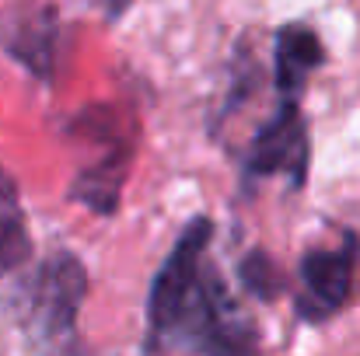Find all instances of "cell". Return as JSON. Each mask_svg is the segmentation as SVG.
<instances>
[{
  "label": "cell",
  "mask_w": 360,
  "mask_h": 356,
  "mask_svg": "<svg viewBox=\"0 0 360 356\" xmlns=\"http://www.w3.org/2000/svg\"><path fill=\"white\" fill-rule=\"evenodd\" d=\"M214 224L196 217L154 272L147 297V353L189 350L200 356H259L252 318L207 262Z\"/></svg>",
  "instance_id": "1"
},
{
  "label": "cell",
  "mask_w": 360,
  "mask_h": 356,
  "mask_svg": "<svg viewBox=\"0 0 360 356\" xmlns=\"http://www.w3.org/2000/svg\"><path fill=\"white\" fill-rule=\"evenodd\" d=\"M84 294H88L84 265L67 251L42 262V269L35 272V279L28 286V297H25L28 329L49 353H60V350L70 346Z\"/></svg>",
  "instance_id": "2"
},
{
  "label": "cell",
  "mask_w": 360,
  "mask_h": 356,
  "mask_svg": "<svg viewBox=\"0 0 360 356\" xmlns=\"http://www.w3.org/2000/svg\"><path fill=\"white\" fill-rule=\"evenodd\" d=\"M273 175H283L294 189H301L308 175V126L301 119V102L294 98H280L276 112L259 126L245 154L248 189L259 178H273Z\"/></svg>",
  "instance_id": "3"
},
{
  "label": "cell",
  "mask_w": 360,
  "mask_h": 356,
  "mask_svg": "<svg viewBox=\"0 0 360 356\" xmlns=\"http://www.w3.org/2000/svg\"><path fill=\"white\" fill-rule=\"evenodd\" d=\"M360 241L357 235H343L336 248H308L297 262V315L304 322H326L336 315L354 294V269H357Z\"/></svg>",
  "instance_id": "4"
},
{
  "label": "cell",
  "mask_w": 360,
  "mask_h": 356,
  "mask_svg": "<svg viewBox=\"0 0 360 356\" xmlns=\"http://www.w3.org/2000/svg\"><path fill=\"white\" fill-rule=\"evenodd\" d=\"M326 63V49L308 25H283L273 42V77L280 98L301 102L304 81Z\"/></svg>",
  "instance_id": "5"
},
{
  "label": "cell",
  "mask_w": 360,
  "mask_h": 356,
  "mask_svg": "<svg viewBox=\"0 0 360 356\" xmlns=\"http://www.w3.org/2000/svg\"><path fill=\"white\" fill-rule=\"evenodd\" d=\"M53 39H56V21L53 11L39 7L35 14H11V21L4 25V46L14 60H21L32 74L49 77L53 74Z\"/></svg>",
  "instance_id": "6"
},
{
  "label": "cell",
  "mask_w": 360,
  "mask_h": 356,
  "mask_svg": "<svg viewBox=\"0 0 360 356\" xmlns=\"http://www.w3.org/2000/svg\"><path fill=\"white\" fill-rule=\"evenodd\" d=\"M25 255H28V235H25L21 210L14 203V192L0 189V276L21 265Z\"/></svg>",
  "instance_id": "7"
},
{
  "label": "cell",
  "mask_w": 360,
  "mask_h": 356,
  "mask_svg": "<svg viewBox=\"0 0 360 356\" xmlns=\"http://www.w3.org/2000/svg\"><path fill=\"white\" fill-rule=\"evenodd\" d=\"M238 276L241 283L248 286V294H255L262 301H273L283 290V279H280V272H276V265H273V258L266 251H248L241 258Z\"/></svg>",
  "instance_id": "8"
}]
</instances>
